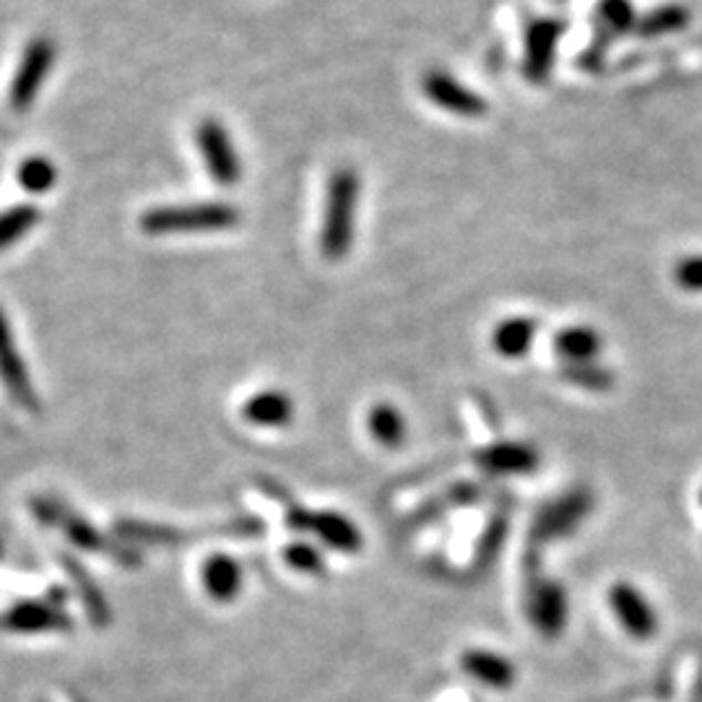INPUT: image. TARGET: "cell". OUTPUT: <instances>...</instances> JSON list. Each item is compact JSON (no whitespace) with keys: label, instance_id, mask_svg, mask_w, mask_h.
Masks as SVG:
<instances>
[{"label":"cell","instance_id":"cell-12","mask_svg":"<svg viewBox=\"0 0 702 702\" xmlns=\"http://www.w3.org/2000/svg\"><path fill=\"white\" fill-rule=\"evenodd\" d=\"M638 17L630 0H599L596 6V37L591 44L609 50V44L627 32H634Z\"/></svg>","mask_w":702,"mask_h":702},{"label":"cell","instance_id":"cell-18","mask_svg":"<svg viewBox=\"0 0 702 702\" xmlns=\"http://www.w3.org/2000/svg\"><path fill=\"white\" fill-rule=\"evenodd\" d=\"M40 224V208L21 204L0 214V250H9Z\"/></svg>","mask_w":702,"mask_h":702},{"label":"cell","instance_id":"cell-13","mask_svg":"<svg viewBox=\"0 0 702 702\" xmlns=\"http://www.w3.org/2000/svg\"><path fill=\"white\" fill-rule=\"evenodd\" d=\"M601 333L593 331L588 326H570L562 328L555 339L557 354L562 357L567 364H588L596 362V357L601 354Z\"/></svg>","mask_w":702,"mask_h":702},{"label":"cell","instance_id":"cell-22","mask_svg":"<svg viewBox=\"0 0 702 702\" xmlns=\"http://www.w3.org/2000/svg\"><path fill=\"white\" fill-rule=\"evenodd\" d=\"M562 378H567L575 385L591 388V391H607V388H611V375L603 368H599L596 362L565 364Z\"/></svg>","mask_w":702,"mask_h":702},{"label":"cell","instance_id":"cell-2","mask_svg":"<svg viewBox=\"0 0 702 702\" xmlns=\"http://www.w3.org/2000/svg\"><path fill=\"white\" fill-rule=\"evenodd\" d=\"M29 510L40 523H44L48 528H55L65 536V541L73 544V547L84 549V551H96V555L121 559L125 565L136 562V557L131 551H125L123 547H117L115 541H110L100 528H94L84 515L73 510V507L65 503V499L55 495H37L29 499Z\"/></svg>","mask_w":702,"mask_h":702},{"label":"cell","instance_id":"cell-1","mask_svg":"<svg viewBox=\"0 0 702 702\" xmlns=\"http://www.w3.org/2000/svg\"><path fill=\"white\" fill-rule=\"evenodd\" d=\"M357 200H360V175L351 167H339L328 180L323 224H320V252L328 260H343L354 245Z\"/></svg>","mask_w":702,"mask_h":702},{"label":"cell","instance_id":"cell-17","mask_svg":"<svg viewBox=\"0 0 702 702\" xmlns=\"http://www.w3.org/2000/svg\"><path fill=\"white\" fill-rule=\"evenodd\" d=\"M686 24H690V11H686L684 6L669 3V6H661V9L651 11V13H646L642 19H638L634 32H638L640 37H646V40H653V37L682 32Z\"/></svg>","mask_w":702,"mask_h":702},{"label":"cell","instance_id":"cell-8","mask_svg":"<svg viewBox=\"0 0 702 702\" xmlns=\"http://www.w3.org/2000/svg\"><path fill=\"white\" fill-rule=\"evenodd\" d=\"M422 92L432 104L440 110L451 112L458 117H484L487 115V102L482 100L474 89L461 84L458 79L451 76L447 71L432 69L422 76Z\"/></svg>","mask_w":702,"mask_h":702},{"label":"cell","instance_id":"cell-3","mask_svg":"<svg viewBox=\"0 0 702 702\" xmlns=\"http://www.w3.org/2000/svg\"><path fill=\"white\" fill-rule=\"evenodd\" d=\"M138 224L152 237L185 235V231H221L240 224V211L231 204H221V200H204V204L148 208Z\"/></svg>","mask_w":702,"mask_h":702},{"label":"cell","instance_id":"cell-4","mask_svg":"<svg viewBox=\"0 0 702 702\" xmlns=\"http://www.w3.org/2000/svg\"><path fill=\"white\" fill-rule=\"evenodd\" d=\"M58 61V44L50 37H34L27 42L19 69L13 73L9 89V104L13 112H27L37 102L42 84L48 81L52 65Z\"/></svg>","mask_w":702,"mask_h":702},{"label":"cell","instance_id":"cell-10","mask_svg":"<svg viewBox=\"0 0 702 702\" xmlns=\"http://www.w3.org/2000/svg\"><path fill=\"white\" fill-rule=\"evenodd\" d=\"M609 601L615 615L619 617V622H622V627L632 638L648 640L659 630V617H655L651 603L646 601V596H642L638 588L627 586V582H617V586H611Z\"/></svg>","mask_w":702,"mask_h":702},{"label":"cell","instance_id":"cell-19","mask_svg":"<svg viewBox=\"0 0 702 702\" xmlns=\"http://www.w3.org/2000/svg\"><path fill=\"white\" fill-rule=\"evenodd\" d=\"M370 432L383 445H399L403 435H406V422L391 403H380L370 412Z\"/></svg>","mask_w":702,"mask_h":702},{"label":"cell","instance_id":"cell-15","mask_svg":"<svg viewBox=\"0 0 702 702\" xmlns=\"http://www.w3.org/2000/svg\"><path fill=\"white\" fill-rule=\"evenodd\" d=\"M204 586L211 599L229 601L240 593L242 586V570L235 559L227 555H214L204 565Z\"/></svg>","mask_w":702,"mask_h":702},{"label":"cell","instance_id":"cell-14","mask_svg":"<svg viewBox=\"0 0 702 702\" xmlns=\"http://www.w3.org/2000/svg\"><path fill=\"white\" fill-rule=\"evenodd\" d=\"M245 420L258 427H283L295 414V403L281 391H264L256 393L245 403Z\"/></svg>","mask_w":702,"mask_h":702},{"label":"cell","instance_id":"cell-7","mask_svg":"<svg viewBox=\"0 0 702 702\" xmlns=\"http://www.w3.org/2000/svg\"><path fill=\"white\" fill-rule=\"evenodd\" d=\"M0 383L24 412H40V395H37L34 380L29 375L24 357H21L17 339H13V328L3 310H0Z\"/></svg>","mask_w":702,"mask_h":702},{"label":"cell","instance_id":"cell-23","mask_svg":"<svg viewBox=\"0 0 702 702\" xmlns=\"http://www.w3.org/2000/svg\"><path fill=\"white\" fill-rule=\"evenodd\" d=\"M674 279L684 291H702V256H690L679 260Z\"/></svg>","mask_w":702,"mask_h":702},{"label":"cell","instance_id":"cell-24","mask_svg":"<svg viewBox=\"0 0 702 702\" xmlns=\"http://www.w3.org/2000/svg\"><path fill=\"white\" fill-rule=\"evenodd\" d=\"M0 557H3V534H0Z\"/></svg>","mask_w":702,"mask_h":702},{"label":"cell","instance_id":"cell-6","mask_svg":"<svg viewBox=\"0 0 702 702\" xmlns=\"http://www.w3.org/2000/svg\"><path fill=\"white\" fill-rule=\"evenodd\" d=\"M196 146L204 159L208 177L216 185H237L242 180V159L237 154L235 144H231L227 128L214 117H206L196 125Z\"/></svg>","mask_w":702,"mask_h":702},{"label":"cell","instance_id":"cell-11","mask_svg":"<svg viewBox=\"0 0 702 702\" xmlns=\"http://www.w3.org/2000/svg\"><path fill=\"white\" fill-rule=\"evenodd\" d=\"M58 562H61V570L65 572V578L71 580V588L76 591L79 601L84 603V611L86 617L92 619L94 624H110L112 619V611H110V603H107V596L102 593L100 582L94 580V575L86 570L84 565L79 562L76 557L69 555V551H63V555H58Z\"/></svg>","mask_w":702,"mask_h":702},{"label":"cell","instance_id":"cell-21","mask_svg":"<svg viewBox=\"0 0 702 702\" xmlns=\"http://www.w3.org/2000/svg\"><path fill=\"white\" fill-rule=\"evenodd\" d=\"M466 669L472 671L474 677H479L482 682L503 686L513 679V667H507L503 659L497 655H484V653H468L466 655Z\"/></svg>","mask_w":702,"mask_h":702},{"label":"cell","instance_id":"cell-20","mask_svg":"<svg viewBox=\"0 0 702 702\" xmlns=\"http://www.w3.org/2000/svg\"><path fill=\"white\" fill-rule=\"evenodd\" d=\"M55 180H58L55 164L44 159V156H29V159L21 162L19 183L27 193H37V196H40V193H48L52 185H55Z\"/></svg>","mask_w":702,"mask_h":702},{"label":"cell","instance_id":"cell-25","mask_svg":"<svg viewBox=\"0 0 702 702\" xmlns=\"http://www.w3.org/2000/svg\"><path fill=\"white\" fill-rule=\"evenodd\" d=\"M700 499H702V492H700Z\"/></svg>","mask_w":702,"mask_h":702},{"label":"cell","instance_id":"cell-9","mask_svg":"<svg viewBox=\"0 0 702 702\" xmlns=\"http://www.w3.org/2000/svg\"><path fill=\"white\" fill-rule=\"evenodd\" d=\"M565 34L562 19H536L526 29V61L523 73L534 84H544L551 76L557 61V44Z\"/></svg>","mask_w":702,"mask_h":702},{"label":"cell","instance_id":"cell-16","mask_svg":"<svg viewBox=\"0 0 702 702\" xmlns=\"http://www.w3.org/2000/svg\"><path fill=\"white\" fill-rule=\"evenodd\" d=\"M536 339V323L531 318H507L495 328V335H492V343L503 357H510V360H518V357L526 354L528 349L534 347Z\"/></svg>","mask_w":702,"mask_h":702},{"label":"cell","instance_id":"cell-5","mask_svg":"<svg viewBox=\"0 0 702 702\" xmlns=\"http://www.w3.org/2000/svg\"><path fill=\"white\" fill-rule=\"evenodd\" d=\"M73 617L55 599H24L0 611V632L9 634H69Z\"/></svg>","mask_w":702,"mask_h":702}]
</instances>
